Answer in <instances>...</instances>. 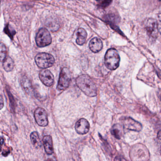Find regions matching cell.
<instances>
[{
	"label": "cell",
	"instance_id": "obj_9",
	"mask_svg": "<svg viewBox=\"0 0 161 161\" xmlns=\"http://www.w3.org/2000/svg\"><path fill=\"white\" fill-rule=\"evenodd\" d=\"M123 127L135 131H140L142 129V126L138 121L132 119L130 117L123 118L121 120Z\"/></svg>",
	"mask_w": 161,
	"mask_h": 161
},
{
	"label": "cell",
	"instance_id": "obj_24",
	"mask_svg": "<svg viewBox=\"0 0 161 161\" xmlns=\"http://www.w3.org/2000/svg\"><path fill=\"white\" fill-rule=\"evenodd\" d=\"M158 21L161 25V12L159 14L158 16Z\"/></svg>",
	"mask_w": 161,
	"mask_h": 161
},
{
	"label": "cell",
	"instance_id": "obj_8",
	"mask_svg": "<svg viewBox=\"0 0 161 161\" xmlns=\"http://www.w3.org/2000/svg\"><path fill=\"white\" fill-rule=\"evenodd\" d=\"M36 121L39 126L46 127L48 124L47 114L45 109L38 107L36 109L34 113Z\"/></svg>",
	"mask_w": 161,
	"mask_h": 161
},
{
	"label": "cell",
	"instance_id": "obj_21",
	"mask_svg": "<svg viewBox=\"0 0 161 161\" xmlns=\"http://www.w3.org/2000/svg\"><path fill=\"white\" fill-rule=\"evenodd\" d=\"M112 2V0H103L99 3V6L101 8H105L110 5Z\"/></svg>",
	"mask_w": 161,
	"mask_h": 161
},
{
	"label": "cell",
	"instance_id": "obj_14",
	"mask_svg": "<svg viewBox=\"0 0 161 161\" xmlns=\"http://www.w3.org/2000/svg\"><path fill=\"white\" fill-rule=\"evenodd\" d=\"M87 37V33L86 31L83 29L80 28L77 32V39L76 43L78 45L82 46L84 44Z\"/></svg>",
	"mask_w": 161,
	"mask_h": 161
},
{
	"label": "cell",
	"instance_id": "obj_10",
	"mask_svg": "<svg viewBox=\"0 0 161 161\" xmlns=\"http://www.w3.org/2000/svg\"><path fill=\"white\" fill-rule=\"evenodd\" d=\"M39 76L42 82L47 86H52L54 83V76L49 70L43 69L41 70Z\"/></svg>",
	"mask_w": 161,
	"mask_h": 161
},
{
	"label": "cell",
	"instance_id": "obj_16",
	"mask_svg": "<svg viewBox=\"0 0 161 161\" xmlns=\"http://www.w3.org/2000/svg\"><path fill=\"white\" fill-rule=\"evenodd\" d=\"M3 68L6 72H10L14 69V63L13 59L7 56L3 61Z\"/></svg>",
	"mask_w": 161,
	"mask_h": 161
},
{
	"label": "cell",
	"instance_id": "obj_2",
	"mask_svg": "<svg viewBox=\"0 0 161 161\" xmlns=\"http://www.w3.org/2000/svg\"><path fill=\"white\" fill-rule=\"evenodd\" d=\"M119 62L120 57L115 49H109L107 51L104 57V64L107 68L115 70L119 66Z\"/></svg>",
	"mask_w": 161,
	"mask_h": 161
},
{
	"label": "cell",
	"instance_id": "obj_1",
	"mask_svg": "<svg viewBox=\"0 0 161 161\" xmlns=\"http://www.w3.org/2000/svg\"><path fill=\"white\" fill-rule=\"evenodd\" d=\"M76 83L78 87L86 96L89 97L97 96V86L88 75L86 74L80 75L76 79Z\"/></svg>",
	"mask_w": 161,
	"mask_h": 161
},
{
	"label": "cell",
	"instance_id": "obj_12",
	"mask_svg": "<svg viewBox=\"0 0 161 161\" xmlns=\"http://www.w3.org/2000/svg\"><path fill=\"white\" fill-rule=\"evenodd\" d=\"M89 47L91 51L97 53L101 50L103 48V42L100 38L95 37L89 42Z\"/></svg>",
	"mask_w": 161,
	"mask_h": 161
},
{
	"label": "cell",
	"instance_id": "obj_7",
	"mask_svg": "<svg viewBox=\"0 0 161 161\" xmlns=\"http://www.w3.org/2000/svg\"><path fill=\"white\" fill-rule=\"evenodd\" d=\"M144 27L149 35L155 38L157 37L158 33V24L155 19L148 18L144 21Z\"/></svg>",
	"mask_w": 161,
	"mask_h": 161
},
{
	"label": "cell",
	"instance_id": "obj_13",
	"mask_svg": "<svg viewBox=\"0 0 161 161\" xmlns=\"http://www.w3.org/2000/svg\"><path fill=\"white\" fill-rule=\"evenodd\" d=\"M43 145L45 151L47 154L51 155L53 153V142L50 136H46L43 138Z\"/></svg>",
	"mask_w": 161,
	"mask_h": 161
},
{
	"label": "cell",
	"instance_id": "obj_19",
	"mask_svg": "<svg viewBox=\"0 0 161 161\" xmlns=\"http://www.w3.org/2000/svg\"><path fill=\"white\" fill-rule=\"evenodd\" d=\"M7 57V49L3 43L1 44V60L2 62Z\"/></svg>",
	"mask_w": 161,
	"mask_h": 161
},
{
	"label": "cell",
	"instance_id": "obj_5",
	"mask_svg": "<svg viewBox=\"0 0 161 161\" xmlns=\"http://www.w3.org/2000/svg\"><path fill=\"white\" fill-rule=\"evenodd\" d=\"M36 42L37 46L40 47H43L50 45L52 42V37L49 31L45 28L40 29L36 37Z\"/></svg>",
	"mask_w": 161,
	"mask_h": 161
},
{
	"label": "cell",
	"instance_id": "obj_18",
	"mask_svg": "<svg viewBox=\"0 0 161 161\" xmlns=\"http://www.w3.org/2000/svg\"><path fill=\"white\" fill-rule=\"evenodd\" d=\"M21 83L23 89L26 92L29 93L31 92L32 88L31 83L27 77H23L21 80Z\"/></svg>",
	"mask_w": 161,
	"mask_h": 161
},
{
	"label": "cell",
	"instance_id": "obj_4",
	"mask_svg": "<svg viewBox=\"0 0 161 161\" xmlns=\"http://www.w3.org/2000/svg\"><path fill=\"white\" fill-rule=\"evenodd\" d=\"M35 62L38 67L41 69H47L51 67L54 64L55 60L52 54L47 53H41L36 55Z\"/></svg>",
	"mask_w": 161,
	"mask_h": 161
},
{
	"label": "cell",
	"instance_id": "obj_3",
	"mask_svg": "<svg viewBox=\"0 0 161 161\" xmlns=\"http://www.w3.org/2000/svg\"><path fill=\"white\" fill-rule=\"evenodd\" d=\"M130 156L132 160H148L149 154L146 147L141 144H136L132 147Z\"/></svg>",
	"mask_w": 161,
	"mask_h": 161
},
{
	"label": "cell",
	"instance_id": "obj_15",
	"mask_svg": "<svg viewBox=\"0 0 161 161\" xmlns=\"http://www.w3.org/2000/svg\"><path fill=\"white\" fill-rule=\"evenodd\" d=\"M111 134L117 139H120L123 134V126L119 124H115L112 127Z\"/></svg>",
	"mask_w": 161,
	"mask_h": 161
},
{
	"label": "cell",
	"instance_id": "obj_23",
	"mask_svg": "<svg viewBox=\"0 0 161 161\" xmlns=\"http://www.w3.org/2000/svg\"><path fill=\"white\" fill-rule=\"evenodd\" d=\"M3 107V98L2 96L1 97V109H2Z\"/></svg>",
	"mask_w": 161,
	"mask_h": 161
},
{
	"label": "cell",
	"instance_id": "obj_22",
	"mask_svg": "<svg viewBox=\"0 0 161 161\" xmlns=\"http://www.w3.org/2000/svg\"><path fill=\"white\" fill-rule=\"evenodd\" d=\"M157 144H158V147L159 151L161 154V130L158 132L157 136Z\"/></svg>",
	"mask_w": 161,
	"mask_h": 161
},
{
	"label": "cell",
	"instance_id": "obj_20",
	"mask_svg": "<svg viewBox=\"0 0 161 161\" xmlns=\"http://www.w3.org/2000/svg\"><path fill=\"white\" fill-rule=\"evenodd\" d=\"M4 31L7 35L9 36V37H11V39H13V36L16 34V32L14 30L12 31V29H10L9 24H7V26L5 27Z\"/></svg>",
	"mask_w": 161,
	"mask_h": 161
},
{
	"label": "cell",
	"instance_id": "obj_11",
	"mask_svg": "<svg viewBox=\"0 0 161 161\" xmlns=\"http://www.w3.org/2000/svg\"><path fill=\"white\" fill-rule=\"evenodd\" d=\"M90 129V124L87 119L82 118L79 119L75 125V130L77 133L85 135L88 132Z\"/></svg>",
	"mask_w": 161,
	"mask_h": 161
},
{
	"label": "cell",
	"instance_id": "obj_6",
	"mask_svg": "<svg viewBox=\"0 0 161 161\" xmlns=\"http://www.w3.org/2000/svg\"><path fill=\"white\" fill-rule=\"evenodd\" d=\"M71 80L70 70L66 67L64 68L61 70L59 77L57 88L59 90H64L69 86Z\"/></svg>",
	"mask_w": 161,
	"mask_h": 161
},
{
	"label": "cell",
	"instance_id": "obj_17",
	"mask_svg": "<svg viewBox=\"0 0 161 161\" xmlns=\"http://www.w3.org/2000/svg\"><path fill=\"white\" fill-rule=\"evenodd\" d=\"M31 139L33 146L36 148L41 147V141L37 132H33L31 134Z\"/></svg>",
	"mask_w": 161,
	"mask_h": 161
}]
</instances>
